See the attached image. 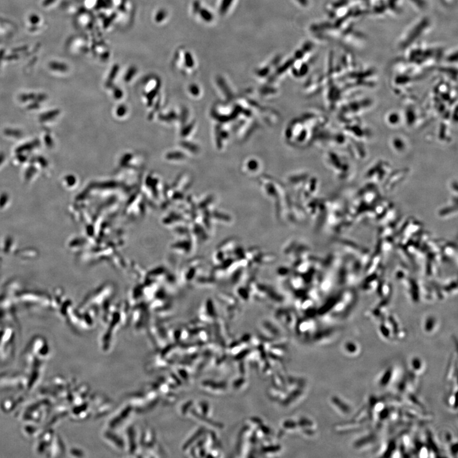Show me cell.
I'll use <instances>...</instances> for the list:
<instances>
[{"label":"cell","instance_id":"6da1fadb","mask_svg":"<svg viewBox=\"0 0 458 458\" xmlns=\"http://www.w3.org/2000/svg\"><path fill=\"white\" fill-rule=\"evenodd\" d=\"M410 367L415 374H421L424 371L423 361L418 356H414L410 361Z\"/></svg>","mask_w":458,"mask_h":458},{"label":"cell","instance_id":"7a4b0ae2","mask_svg":"<svg viewBox=\"0 0 458 458\" xmlns=\"http://www.w3.org/2000/svg\"><path fill=\"white\" fill-rule=\"evenodd\" d=\"M343 349L346 354L351 356H355L359 352V347L356 342L348 341L344 342Z\"/></svg>","mask_w":458,"mask_h":458},{"label":"cell","instance_id":"3957f363","mask_svg":"<svg viewBox=\"0 0 458 458\" xmlns=\"http://www.w3.org/2000/svg\"><path fill=\"white\" fill-rule=\"evenodd\" d=\"M335 405L337 406V408L339 410V411H341V413L344 414H348L350 413L351 411V407L349 406V404L346 403L345 401H344L342 399H339V398L336 397V400H335Z\"/></svg>","mask_w":458,"mask_h":458},{"label":"cell","instance_id":"277c9868","mask_svg":"<svg viewBox=\"0 0 458 458\" xmlns=\"http://www.w3.org/2000/svg\"><path fill=\"white\" fill-rule=\"evenodd\" d=\"M394 369L391 368L387 369L384 371L379 379V384L381 386H385L389 383L392 374H394Z\"/></svg>","mask_w":458,"mask_h":458},{"label":"cell","instance_id":"5b68a950","mask_svg":"<svg viewBox=\"0 0 458 458\" xmlns=\"http://www.w3.org/2000/svg\"><path fill=\"white\" fill-rule=\"evenodd\" d=\"M457 390L454 392H452L451 394L448 395L447 402L448 406L451 407L452 408L454 407L456 409V404H455V400H456Z\"/></svg>","mask_w":458,"mask_h":458},{"label":"cell","instance_id":"8992f818","mask_svg":"<svg viewBox=\"0 0 458 458\" xmlns=\"http://www.w3.org/2000/svg\"><path fill=\"white\" fill-rule=\"evenodd\" d=\"M166 17V13L165 11H159L157 12V14H156L155 20L156 21L159 22L161 21V20L162 19H165Z\"/></svg>","mask_w":458,"mask_h":458}]
</instances>
